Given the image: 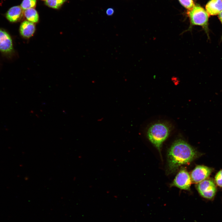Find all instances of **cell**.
Wrapping results in <instances>:
<instances>
[{
  "mask_svg": "<svg viewBox=\"0 0 222 222\" xmlns=\"http://www.w3.org/2000/svg\"><path fill=\"white\" fill-rule=\"evenodd\" d=\"M198 155L197 151L185 141L181 139L175 141L168 152L167 173L175 172L180 166L190 163Z\"/></svg>",
  "mask_w": 222,
  "mask_h": 222,
  "instance_id": "cell-1",
  "label": "cell"
},
{
  "mask_svg": "<svg viewBox=\"0 0 222 222\" xmlns=\"http://www.w3.org/2000/svg\"><path fill=\"white\" fill-rule=\"evenodd\" d=\"M187 14L189 18L190 25L185 31H191L195 26L201 27L210 39L209 29L208 27L209 14L203 7L199 5H195L193 8L188 10Z\"/></svg>",
  "mask_w": 222,
  "mask_h": 222,
  "instance_id": "cell-2",
  "label": "cell"
},
{
  "mask_svg": "<svg viewBox=\"0 0 222 222\" xmlns=\"http://www.w3.org/2000/svg\"><path fill=\"white\" fill-rule=\"evenodd\" d=\"M170 130V126L167 123L158 122L149 127L147 136L150 142L160 151L162 144L169 136Z\"/></svg>",
  "mask_w": 222,
  "mask_h": 222,
  "instance_id": "cell-3",
  "label": "cell"
},
{
  "mask_svg": "<svg viewBox=\"0 0 222 222\" xmlns=\"http://www.w3.org/2000/svg\"><path fill=\"white\" fill-rule=\"evenodd\" d=\"M196 187L202 197L209 200L214 199L217 191L215 182L211 178H207L197 183Z\"/></svg>",
  "mask_w": 222,
  "mask_h": 222,
  "instance_id": "cell-4",
  "label": "cell"
},
{
  "mask_svg": "<svg viewBox=\"0 0 222 222\" xmlns=\"http://www.w3.org/2000/svg\"><path fill=\"white\" fill-rule=\"evenodd\" d=\"M191 183V176L188 172L185 169H182L177 175L171 185L181 189L189 190Z\"/></svg>",
  "mask_w": 222,
  "mask_h": 222,
  "instance_id": "cell-5",
  "label": "cell"
},
{
  "mask_svg": "<svg viewBox=\"0 0 222 222\" xmlns=\"http://www.w3.org/2000/svg\"><path fill=\"white\" fill-rule=\"evenodd\" d=\"M214 171L213 168L199 165L195 166L191 174L192 182L198 183L207 179Z\"/></svg>",
  "mask_w": 222,
  "mask_h": 222,
  "instance_id": "cell-6",
  "label": "cell"
},
{
  "mask_svg": "<svg viewBox=\"0 0 222 222\" xmlns=\"http://www.w3.org/2000/svg\"><path fill=\"white\" fill-rule=\"evenodd\" d=\"M0 51L6 54H10L13 51L12 41L9 34L0 29Z\"/></svg>",
  "mask_w": 222,
  "mask_h": 222,
  "instance_id": "cell-7",
  "label": "cell"
},
{
  "mask_svg": "<svg viewBox=\"0 0 222 222\" xmlns=\"http://www.w3.org/2000/svg\"><path fill=\"white\" fill-rule=\"evenodd\" d=\"M35 30V25L33 23L28 21H24L21 24L20 32L23 37L29 38L31 37Z\"/></svg>",
  "mask_w": 222,
  "mask_h": 222,
  "instance_id": "cell-8",
  "label": "cell"
},
{
  "mask_svg": "<svg viewBox=\"0 0 222 222\" xmlns=\"http://www.w3.org/2000/svg\"><path fill=\"white\" fill-rule=\"evenodd\" d=\"M206 11L211 15L218 14L222 11V0H210L205 7Z\"/></svg>",
  "mask_w": 222,
  "mask_h": 222,
  "instance_id": "cell-9",
  "label": "cell"
},
{
  "mask_svg": "<svg viewBox=\"0 0 222 222\" xmlns=\"http://www.w3.org/2000/svg\"><path fill=\"white\" fill-rule=\"evenodd\" d=\"M22 9L19 6L11 7L7 11L6 16L7 19L11 22H15L20 20L23 15Z\"/></svg>",
  "mask_w": 222,
  "mask_h": 222,
  "instance_id": "cell-10",
  "label": "cell"
},
{
  "mask_svg": "<svg viewBox=\"0 0 222 222\" xmlns=\"http://www.w3.org/2000/svg\"><path fill=\"white\" fill-rule=\"evenodd\" d=\"M24 14L27 19L30 22L35 23L37 22L39 20L38 14L36 10L34 8L26 10Z\"/></svg>",
  "mask_w": 222,
  "mask_h": 222,
  "instance_id": "cell-11",
  "label": "cell"
},
{
  "mask_svg": "<svg viewBox=\"0 0 222 222\" xmlns=\"http://www.w3.org/2000/svg\"><path fill=\"white\" fill-rule=\"evenodd\" d=\"M66 0H46V4L54 9L59 8Z\"/></svg>",
  "mask_w": 222,
  "mask_h": 222,
  "instance_id": "cell-12",
  "label": "cell"
},
{
  "mask_svg": "<svg viewBox=\"0 0 222 222\" xmlns=\"http://www.w3.org/2000/svg\"><path fill=\"white\" fill-rule=\"evenodd\" d=\"M36 0H23L21 4V7L23 10L35 7Z\"/></svg>",
  "mask_w": 222,
  "mask_h": 222,
  "instance_id": "cell-13",
  "label": "cell"
},
{
  "mask_svg": "<svg viewBox=\"0 0 222 222\" xmlns=\"http://www.w3.org/2000/svg\"><path fill=\"white\" fill-rule=\"evenodd\" d=\"M181 4L184 7L189 10L195 5L193 0H178Z\"/></svg>",
  "mask_w": 222,
  "mask_h": 222,
  "instance_id": "cell-14",
  "label": "cell"
},
{
  "mask_svg": "<svg viewBox=\"0 0 222 222\" xmlns=\"http://www.w3.org/2000/svg\"><path fill=\"white\" fill-rule=\"evenodd\" d=\"M214 181L216 185L222 188V169L219 171L216 174Z\"/></svg>",
  "mask_w": 222,
  "mask_h": 222,
  "instance_id": "cell-15",
  "label": "cell"
},
{
  "mask_svg": "<svg viewBox=\"0 0 222 222\" xmlns=\"http://www.w3.org/2000/svg\"><path fill=\"white\" fill-rule=\"evenodd\" d=\"M114 12V10L111 8H108L106 11V14L108 16L112 15Z\"/></svg>",
  "mask_w": 222,
  "mask_h": 222,
  "instance_id": "cell-16",
  "label": "cell"
},
{
  "mask_svg": "<svg viewBox=\"0 0 222 222\" xmlns=\"http://www.w3.org/2000/svg\"><path fill=\"white\" fill-rule=\"evenodd\" d=\"M218 18L222 25V11H221L218 14ZM222 40V34L221 37V41Z\"/></svg>",
  "mask_w": 222,
  "mask_h": 222,
  "instance_id": "cell-17",
  "label": "cell"
},
{
  "mask_svg": "<svg viewBox=\"0 0 222 222\" xmlns=\"http://www.w3.org/2000/svg\"></svg>",
  "mask_w": 222,
  "mask_h": 222,
  "instance_id": "cell-18",
  "label": "cell"
},
{
  "mask_svg": "<svg viewBox=\"0 0 222 222\" xmlns=\"http://www.w3.org/2000/svg\"></svg>",
  "mask_w": 222,
  "mask_h": 222,
  "instance_id": "cell-19",
  "label": "cell"
}]
</instances>
